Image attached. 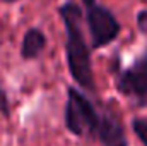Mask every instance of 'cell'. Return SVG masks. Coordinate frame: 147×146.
Masks as SVG:
<instances>
[{
  "label": "cell",
  "mask_w": 147,
  "mask_h": 146,
  "mask_svg": "<svg viewBox=\"0 0 147 146\" xmlns=\"http://www.w3.org/2000/svg\"><path fill=\"white\" fill-rule=\"evenodd\" d=\"M98 141L103 146H128V138L125 127L110 107H103V124L98 134Z\"/></svg>",
  "instance_id": "cell-5"
},
{
  "label": "cell",
  "mask_w": 147,
  "mask_h": 146,
  "mask_svg": "<svg viewBox=\"0 0 147 146\" xmlns=\"http://www.w3.org/2000/svg\"><path fill=\"white\" fill-rule=\"evenodd\" d=\"M137 28L144 35L146 45L142 53L132 62L128 67H121L116 64L115 69V86L118 93L127 98L134 107H147V10L142 9L137 12Z\"/></svg>",
  "instance_id": "cell-2"
},
{
  "label": "cell",
  "mask_w": 147,
  "mask_h": 146,
  "mask_svg": "<svg viewBox=\"0 0 147 146\" xmlns=\"http://www.w3.org/2000/svg\"><path fill=\"white\" fill-rule=\"evenodd\" d=\"M101 124L103 108L96 107L92 100L87 98L86 93H82L79 88H69L65 103V127L74 136L98 139Z\"/></svg>",
  "instance_id": "cell-3"
},
{
  "label": "cell",
  "mask_w": 147,
  "mask_h": 146,
  "mask_svg": "<svg viewBox=\"0 0 147 146\" xmlns=\"http://www.w3.org/2000/svg\"><path fill=\"white\" fill-rule=\"evenodd\" d=\"M86 23L91 35V50L108 46L118 38L121 31V24L116 19V16L108 7L98 2L86 9Z\"/></svg>",
  "instance_id": "cell-4"
},
{
  "label": "cell",
  "mask_w": 147,
  "mask_h": 146,
  "mask_svg": "<svg viewBox=\"0 0 147 146\" xmlns=\"http://www.w3.org/2000/svg\"><path fill=\"white\" fill-rule=\"evenodd\" d=\"M0 113L3 117H10V102H9V96L2 86H0Z\"/></svg>",
  "instance_id": "cell-8"
},
{
  "label": "cell",
  "mask_w": 147,
  "mask_h": 146,
  "mask_svg": "<svg viewBox=\"0 0 147 146\" xmlns=\"http://www.w3.org/2000/svg\"><path fill=\"white\" fill-rule=\"evenodd\" d=\"M46 48V36L43 33V29L39 28H29L24 36H22V43H21V57L24 60H34L38 59L43 50Z\"/></svg>",
  "instance_id": "cell-6"
},
{
  "label": "cell",
  "mask_w": 147,
  "mask_h": 146,
  "mask_svg": "<svg viewBox=\"0 0 147 146\" xmlns=\"http://www.w3.org/2000/svg\"><path fill=\"white\" fill-rule=\"evenodd\" d=\"M82 3H84V7L87 9V7H91V5H94V3H96V0H82Z\"/></svg>",
  "instance_id": "cell-9"
},
{
  "label": "cell",
  "mask_w": 147,
  "mask_h": 146,
  "mask_svg": "<svg viewBox=\"0 0 147 146\" xmlns=\"http://www.w3.org/2000/svg\"><path fill=\"white\" fill-rule=\"evenodd\" d=\"M0 2H3V3H14V2H19V0H0Z\"/></svg>",
  "instance_id": "cell-10"
},
{
  "label": "cell",
  "mask_w": 147,
  "mask_h": 146,
  "mask_svg": "<svg viewBox=\"0 0 147 146\" xmlns=\"http://www.w3.org/2000/svg\"><path fill=\"white\" fill-rule=\"evenodd\" d=\"M58 14L63 21L67 43H65V55H67V65L70 76L75 84L89 93L96 91V81L91 64V46L87 45L84 31H82V10L80 7L67 0L58 7Z\"/></svg>",
  "instance_id": "cell-1"
},
{
  "label": "cell",
  "mask_w": 147,
  "mask_h": 146,
  "mask_svg": "<svg viewBox=\"0 0 147 146\" xmlns=\"http://www.w3.org/2000/svg\"><path fill=\"white\" fill-rule=\"evenodd\" d=\"M132 131L139 138V141L147 146V117H135L132 120Z\"/></svg>",
  "instance_id": "cell-7"
}]
</instances>
